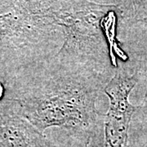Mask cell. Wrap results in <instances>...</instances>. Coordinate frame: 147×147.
<instances>
[{"label": "cell", "mask_w": 147, "mask_h": 147, "mask_svg": "<svg viewBox=\"0 0 147 147\" xmlns=\"http://www.w3.org/2000/svg\"><path fill=\"white\" fill-rule=\"evenodd\" d=\"M127 16L143 20L147 19V0H123Z\"/></svg>", "instance_id": "cell-6"}, {"label": "cell", "mask_w": 147, "mask_h": 147, "mask_svg": "<svg viewBox=\"0 0 147 147\" xmlns=\"http://www.w3.org/2000/svg\"><path fill=\"white\" fill-rule=\"evenodd\" d=\"M108 7L88 0L61 2L58 26L62 30L64 40L55 61L103 75L106 53L101 18Z\"/></svg>", "instance_id": "cell-2"}, {"label": "cell", "mask_w": 147, "mask_h": 147, "mask_svg": "<svg viewBox=\"0 0 147 147\" xmlns=\"http://www.w3.org/2000/svg\"><path fill=\"white\" fill-rule=\"evenodd\" d=\"M103 83L102 74L54 61L49 73L24 88L14 100L40 132L59 127L88 141L99 123L96 101Z\"/></svg>", "instance_id": "cell-1"}, {"label": "cell", "mask_w": 147, "mask_h": 147, "mask_svg": "<svg viewBox=\"0 0 147 147\" xmlns=\"http://www.w3.org/2000/svg\"><path fill=\"white\" fill-rule=\"evenodd\" d=\"M90 141H91V140H89V141H87L86 142H84V147H88V146H89Z\"/></svg>", "instance_id": "cell-7"}, {"label": "cell", "mask_w": 147, "mask_h": 147, "mask_svg": "<svg viewBox=\"0 0 147 147\" xmlns=\"http://www.w3.org/2000/svg\"><path fill=\"white\" fill-rule=\"evenodd\" d=\"M0 147H52L47 137L23 115L14 99L0 101Z\"/></svg>", "instance_id": "cell-5"}, {"label": "cell", "mask_w": 147, "mask_h": 147, "mask_svg": "<svg viewBox=\"0 0 147 147\" xmlns=\"http://www.w3.org/2000/svg\"><path fill=\"white\" fill-rule=\"evenodd\" d=\"M61 5L58 0H0V53L34 47L52 38L61 28Z\"/></svg>", "instance_id": "cell-3"}, {"label": "cell", "mask_w": 147, "mask_h": 147, "mask_svg": "<svg viewBox=\"0 0 147 147\" xmlns=\"http://www.w3.org/2000/svg\"><path fill=\"white\" fill-rule=\"evenodd\" d=\"M137 80L136 74L129 75L119 69L105 85L110 105L104 119L105 147H127L130 122L137 110L128 97Z\"/></svg>", "instance_id": "cell-4"}]
</instances>
